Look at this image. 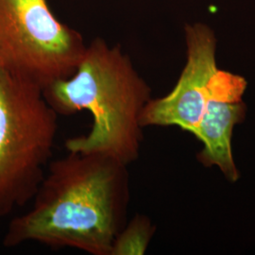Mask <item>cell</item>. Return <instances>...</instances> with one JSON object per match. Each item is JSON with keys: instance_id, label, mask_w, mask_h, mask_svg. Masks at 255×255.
Here are the masks:
<instances>
[{"instance_id": "1", "label": "cell", "mask_w": 255, "mask_h": 255, "mask_svg": "<svg viewBox=\"0 0 255 255\" xmlns=\"http://www.w3.org/2000/svg\"><path fill=\"white\" fill-rule=\"evenodd\" d=\"M128 165L98 153H67L51 160L31 208L11 219L3 246L35 242L91 255H110L127 222Z\"/></svg>"}, {"instance_id": "2", "label": "cell", "mask_w": 255, "mask_h": 255, "mask_svg": "<svg viewBox=\"0 0 255 255\" xmlns=\"http://www.w3.org/2000/svg\"><path fill=\"white\" fill-rule=\"evenodd\" d=\"M43 93L59 116L82 111L91 115L90 130L67 139L66 151L105 155L126 165L138 159L140 119L151 90L121 46L94 39L74 73Z\"/></svg>"}, {"instance_id": "3", "label": "cell", "mask_w": 255, "mask_h": 255, "mask_svg": "<svg viewBox=\"0 0 255 255\" xmlns=\"http://www.w3.org/2000/svg\"><path fill=\"white\" fill-rule=\"evenodd\" d=\"M59 117L41 87L0 69V218L34 197L51 161Z\"/></svg>"}, {"instance_id": "4", "label": "cell", "mask_w": 255, "mask_h": 255, "mask_svg": "<svg viewBox=\"0 0 255 255\" xmlns=\"http://www.w3.org/2000/svg\"><path fill=\"white\" fill-rule=\"evenodd\" d=\"M86 47L47 0H0V69L44 90L74 73Z\"/></svg>"}, {"instance_id": "5", "label": "cell", "mask_w": 255, "mask_h": 255, "mask_svg": "<svg viewBox=\"0 0 255 255\" xmlns=\"http://www.w3.org/2000/svg\"><path fill=\"white\" fill-rule=\"evenodd\" d=\"M186 63L173 89L151 99L142 112V127L180 128L194 133L206 105L209 82L218 70V40L213 28L196 22L184 26Z\"/></svg>"}, {"instance_id": "6", "label": "cell", "mask_w": 255, "mask_h": 255, "mask_svg": "<svg viewBox=\"0 0 255 255\" xmlns=\"http://www.w3.org/2000/svg\"><path fill=\"white\" fill-rule=\"evenodd\" d=\"M248 82L240 75L219 69L209 82L206 105L193 135L203 145L198 160L206 167L217 165L230 182L239 179L232 138L237 124L246 118L243 101Z\"/></svg>"}, {"instance_id": "7", "label": "cell", "mask_w": 255, "mask_h": 255, "mask_svg": "<svg viewBox=\"0 0 255 255\" xmlns=\"http://www.w3.org/2000/svg\"><path fill=\"white\" fill-rule=\"evenodd\" d=\"M155 231L146 216L137 214L119 231L110 255H145Z\"/></svg>"}]
</instances>
